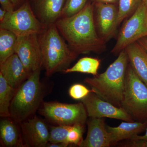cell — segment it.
<instances>
[{"label": "cell", "instance_id": "obj_1", "mask_svg": "<svg viewBox=\"0 0 147 147\" xmlns=\"http://www.w3.org/2000/svg\"><path fill=\"white\" fill-rule=\"evenodd\" d=\"M55 24L71 50L77 55L91 52L101 53L106 48V42L97 33L94 5L91 3H87L74 16L60 18Z\"/></svg>", "mask_w": 147, "mask_h": 147}, {"label": "cell", "instance_id": "obj_2", "mask_svg": "<svg viewBox=\"0 0 147 147\" xmlns=\"http://www.w3.org/2000/svg\"><path fill=\"white\" fill-rule=\"evenodd\" d=\"M128 63L127 54L124 50L105 72L92 78H86L84 82L100 98L121 108Z\"/></svg>", "mask_w": 147, "mask_h": 147}, {"label": "cell", "instance_id": "obj_3", "mask_svg": "<svg viewBox=\"0 0 147 147\" xmlns=\"http://www.w3.org/2000/svg\"><path fill=\"white\" fill-rule=\"evenodd\" d=\"M42 63L46 75L50 76L56 72L68 68L78 55L71 50L61 36L55 24L45 25L38 34Z\"/></svg>", "mask_w": 147, "mask_h": 147}, {"label": "cell", "instance_id": "obj_4", "mask_svg": "<svg viewBox=\"0 0 147 147\" xmlns=\"http://www.w3.org/2000/svg\"><path fill=\"white\" fill-rule=\"evenodd\" d=\"M41 68L32 72L16 90L9 108L10 118L21 123L30 117L40 108L45 90L40 81Z\"/></svg>", "mask_w": 147, "mask_h": 147}, {"label": "cell", "instance_id": "obj_5", "mask_svg": "<svg viewBox=\"0 0 147 147\" xmlns=\"http://www.w3.org/2000/svg\"><path fill=\"white\" fill-rule=\"evenodd\" d=\"M121 108L134 121H147V86L134 72L129 63L127 69Z\"/></svg>", "mask_w": 147, "mask_h": 147}, {"label": "cell", "instance_id": "obj_6", "mask_svg": "<svg viewBox=\"0 0 147 147\" xmlns=\"http://www.w3.org/2000/svg\"><path fill=\"white\" fill-rule=\"evenodd\" d=\"M39 110L40 115L58 125L73 126L87 123L88 113L82 101L74 104L43 102Z\"/></svg>", "mask_w": 147, "mask_h": 147}, {"label": "cell", "instance_id": "obj_7", "mask_svg": "<svg viewBox=\"0 0 147 147\" xmlns=\"http://www.w3.org/2000/svg\"><path fill=\"white\" fill-rule=\"evenodd\" d=\"M45 26L34 15L28 0L16 10L7 12L0 22V28L13 32L17 36L38 34Z\"/></svg>", "mask_w": 147, "mask_h": 147}, {"label": "cell", "instance_id": "obj_8", "mask_svg": "<svg viewBox=\"0 0 147 147\" xmlns=\"http://www.w3.org/2000/svg\"><path fill=\"white\" fill-rule=\"evenodd\" d=\"M147 36V9L142 2L137 10L125 22L111 53L119 55L129 45Z\"/></svg>", "mask_w": 147, "mask_h": 147}, {"label": "cell", "instance_id": "obj_9", "mask_svg": "<svg viewBox=\"0 0 147 147\" xmlns=\"http://www.w3.org/2000/svg\"><path fill=\"white\" fill-rule=\"evenodd\" d=\"M15 53L29 73L42 67L43 63L38 34L17 36Z\"/></svg>", "mask_w": 147, "mask_h": 147}, {"label": "cell", "instance_id": "obj_10", "mask_svg": "<svg viewBox=\"0 0 147 147\" xmlns=\"http://www.w3.org/2000/svg\"><path fill=\"white\" fill-rule=\"evenodd\" d=\"M81 100L85 105L89 117L108 118L125 121H134L122 108L103 100L93 92Z\"/></svg>", "mask_w": 147, "mask_h": 147}, {"label": "cell", "instance_id": "obj_11", "mask_svg": "<svg viewBox=\"0 0 147 147\" xmlns=\"http://www.w3.org/2000/svg\"><path fill=\"white\" fill-rule=\"evenodd\" d=\"M95 24L98 33L105 42L115 34L118 25V7L116 4L93 3Z\"/></svg>", "mask_w": 147, "mask_h": 147}, {"label": "cell", "instance_id": "obj_12", "mask_svg": "<svg viewBox=\"0 0 147 147\" xmlns=\"http://www.w3.org/2000/svg\"><path fill=\"white\" fill-rule=\"evenodd\" d=\"M20 124L25 146L46 147L50 139V131L43 121L37 117H34L29 118Z\"/></svg>", "mask_w": 147, "mask_h": 147}, {"label": "cell", "instance_id": "obj_13", "mask_svg": "<svg viewBox=\"0 0 147 147\" xmlns=\"http://www.w3.org/2000/svg\"><path fill=\"white\" fill-rule=\"evenodd\" d=\"M87 123V136L79 147H109L112 146L111 135L107 130L103 118L90 117Z\"/></svg>", "mask_w": 147, "mask_h": 147}, {"label": "cell", "instance_id": "obj_14", "mask_svg": "<svg viewBox=\"0 0 147 147\" xmlns=\"http://www.w3.org/2000/svg\"><path fill=\"white\" fill-rule=\"evenodd\" d=\"M0 73L9 85L16 89L28 79L31 74L27 71L15 53L0 64Z\"/></svg>", "mask_w": 147, "mask_h": 147}, {"label": "cell", "instance_id": "obj_15", "mask_svg": "<svg viewBox=\"0 0 147 147\" xmlns=\"http://www.w3.org/2000/svg\"><path fill=\"white\" fill-rule=\"evenodd\" d=\"M65 0H32L39 21L45 25L55 24L61 18Z\"/></svg>", "mask_w": 147, "mask_h": 147}, {"label": "cell", "instance_id": "obj_16", "mask_svg": "<svg viewBox=\"0 0 147 147\" xmlns=\"http://www.w3.org/2000/svg\"><path fill=\"white\" fill-rule=\"evenodd\" d=\"M147 121L145 122L125 121L117 127L107 125L106 128L111 135L112 145L124 140L134 139L142 132L146 131Z\"/></svg>", "mask_w": 147, "mask_h": 147}, {"label": "cell", "instance_id": "obj_17", "mask_svg": "<svg viewBox=\"0 0 147 147\" xmlns=\"http://www.w3.org/2000/svg\"><path fill=\"white\" fill-rule=\"evenodd\" d=\"M124 50L134 72L147 86V52L137 42H133Z\"/></svg>", "mask_w": 147, "mask_h": 147}, {"label": "cell", "instance_id": "obj_18", "mask_svg": "<svg viewBox=\"0 0 147 147\" xmlns=\"http://www.w3.org/2000/svg\"><path fill=\"white\" fill-rule=\"evenodd\" d=\"M5 117L0 122L1 141L4 146L24 147L18 126L13 119Z\"/></svg>", "mask_w": 147, "mask_h": 147}, {"label": "cell", "instance_id": "obj_19", "mask_svg": "<svg viewBox=\"0 0 147 147\" xmlns=\"http://www.w3.org/2000/svg\"><path fill=\"white\" fill-rule=\"evenodd\" d=\"M17 39L13 32L0 28V64L15 53Z\"/></svg>", "mask_w": 147, "mask_h": 147}, {"label": "cell", "instance_id": "obj_20", "mask_svg": "<svg viewBox=\"0 0 147 147\" xmlns=\"http://www.w3.org/2000/svg\"><path fill=\"white\" fill-rule=\"evenodd\" d=\"M16 90L9 85L0 73V116L2 117H10L9 108Z\"/></svg>", "mask_w": 147, "mask_h": 147}, {"label": "cell", "instance_id": "obj_21", "mask_svg": "<svg viewBox=\"0 0 147 147\" xmlns=\"http://www.w3.org/2000/svg\"><path fill=\"white\" fill-rule=\"evenodd\" d=\"M100 65V61L98 59L86 57L80 59L72 67L67 68L63 72L65 74L80 72L96 76L98 74V70Z\"/></svg>", "mask_w": 147, "mask_h": 147}, {"label": "cell", "instance_id": "obj_22", "mask_svg": "<svg viewBox=\"0 0 147 147\" xmlns=\"http://www.w3.org/2000/svg\"><path fill=\"white\" fill-rule=\"evenodd\" d=\"M142 2V0H119L118 26L124 19L133 14Z\"/></svg>", "mask_w": 147, "mask_h": 147}, {"label": "cell", "instance_id": "obj_23", "mask_svg": "<svg viewBox=\"0 0 147 147\" xmlns=\"http://www.w3.org/2000/svg\"><path fill=\"white\" fill-rule=\"evenodd\" d=\"M72 127L63 125L50 127L49 142L54 144L64 143L69 144L67 142V136Z\"/></svg>", "mask_w": 147, "mask_h": 147}, {"label": "cell", "instance_id": "obj_24", "mask_svg": "<svg viewBox=\"0 0 147 147\" xmlns=\"http://www.w3.org/2000/svg\"><path fill=\"white\" fill-rule=\"evenodd\" d=\"M88 1V0H65L61 18L71 17L77 14L84 8Z\"/></svg>", "mask_w": 147, "mask_h": 147}, {"label": "cell", "instance_id": "obj_25", "mask_svg": "<svg viewBox=\"0 0 147 147\" xmlns=\"http://www.w3.org/2000/svg\"><path fill=\"white\" fill-rule=\"evenodd\" d=\"M84 127L85 125L77 124L72 126L67 136V142L69 144H74L79 147L84 140Z\"/></svg>", "mask_w": 147, "mask_h": 147}, {"label": "cell", "instance_id": "obj_26", "mask_svg": "<svg viewBox=\"0 0 147 147\" xmlns=\"http://www.w3.org/2000/svg\"><path fill=\"white\" fill-rule=\"evenodd\" d=\"M95 92L93 90H89L82 84H74L69 90L70 97L76 100H81L86 97L91 92Z\"/></svg>", "mask_w": 147, "mask_h": 147}, {"label": "cell", "instance_id": "obj_27", "mask_svg": "<svg viewBox=\"0 0 147 147\" xmlns=\"http://www.w3.org/2000/svg\"><path fill=\"white\" fill-rule=\"evenodd\" d=\"M123 147H147V141L143 139H130L120 145Z\"/></svg>", "mask_w": 147, "mask_h": 147}, {"label": "cell", "instance_id": "obj_28", "mask_svg": "<svg viewBox=\"0 0 147 147\" xmlns=\"http://www.w3.org/2000/svg\"><path fill=\"white\" fill-rule=\"evenodd\" d=\"M1 7L5 9L7 12H11L14 11L15 6L11 0H0Z\"/></svg>", "mask_w": 147, "mask_h": 147}, {"label": "cell", "instance_id": "obj_29", "mask_svg": "<svg viewBox=\"0 0 147 147\" xmlns=\"http://www.w3.org/2000/svg\"><path fill=\"white\" fill-rule=\"evenodd\" d=\"M69 144L66 143H56V144H54V143H51L48 142L47 143L46 147H66L68 146Z\"/></svg>", "mask_w": 147, "mask_h": 147}, {"label": "cell", "instance_id": "obj_30", "mask_svg": "<svg viewBox=\"0 0 147 147\" xmlns=\"http://www.w3.org/2000/svg\"><path fill=\"white\" fill-rule=\"evenodd\" d=\"M147 53V38L145 37L142 38L137 41Z\"/></svg>", "mask_w": 147, "mask_h": 147}, {"label": "cell", "instance_id": "obj_31", "mask_svg": "<svg viewBox=\"0 0 147 147\" xmlns=\"http://www.w3.org/2000/svg\"><path fill=\"white\" fill-rule=\"evenodd\" d=\"M93 3H107L116 4L118 2L119 0H92Z\"/></svg>", "mask_w": 147, "mask_h": 147}, {"label": "cell", "instance_id": "obj_32", "mask_svg": "<svg viewBox=\"0 0 147 147\" xmlns=\"http://www.w3.org/2000/svg\"><path fill=\"white\" fill-rule=\"evenodd\" d=\"M11 1L15 6V7L18 6L20 7L24 3L26 2L28 0H11Z\"/></svg>", "mask_w": 147, "mask_h": 147}, {"label": "cell", "instance_id": "obj_33", "mask_svg": "<svg viewBox=\"0 0 147 147\" xmlns=\"http://www.w3.org/2000/svg\"><path fill=\"white\" fill-rule=\"evenodd\" d=\"M7 12V11L5 9H3L2 7L0 8V22H2Z\"/></svg>", "mask_w": 147, "mask_h": 147}, {"label": "cell", "instance_id": "obj_34", "mask_svg": "<svg viewBox=\"0 0 147 147\" xmlns=\"http://www.w3.org/2000/svg\"><path fill=\"white\" fill-rule=\"evenodd\" d=\"M143 139V140H146L147 141V127L146 130V133L143 136H140L138 135L134 137V139Z\"/></svg>", "mask_w": 147, "mask_h": 147}, {"label": "cell", "instance_id": "obj_35", "mask_svg": "<svg viewBox=\"0 0 147 147\" xmlns=\"http://www.w3.org/2000/svg\"><path fill=\"white\" fill-rule=\"evenodd\" d=\"M142 3L144 5L147 9V0H142Z\"/></svg>", "mask_w": 147, "mask_h": 147}]
</instances>
